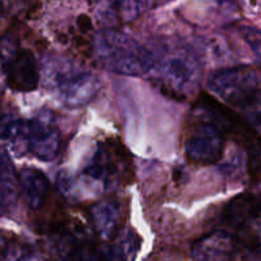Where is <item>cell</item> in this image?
Segmentation results:
<instances>
[{
    "mask_svg": "<svg viewBox=\"0 0 261 261\" xmlns=\"http://www.w3.org/2000/svg\"><path fill=\"white\" fill-rule=\"evenodd\" d=\"M92 225L102 240H112L118 234L120 227L119 205L110 200H104L92 205L90 210Z\"/></svg>",
    "mask_w": 261,
    "mask_h": 261,
    "instance_id": "obj_13",
    "label": "cell"
},
{
    "mask_svg": "<svg viewBox=\"0 0 261 261\" xmlns=\"http://www.w3.org/2000/svg\"><path fill=\"white\" fill-rule=\"evenodd\" d=\"M0 74L9 89L19 92L34 91L40 81L35 55L30 50L16 49L8 40L0 42Z\"/></svg>",
    "mask_w": 261,
    "mask_h": 261,
    "instance_id": "obj_4",
    "label": "cell"
},
{
    "mask_svg": "<svg viewBox=\"0 0 261 261\" xmlns=\"http://www.w3.org/2000/svg\"><path fill=\"white\" fill-rule=\"evenodd\" d=\"M18 191L30 209L39 210L47 199L49 179L36 168H23L18 173Z\"/></svg>",
    "mask_w": 261,
    "mask_h": 261,
    "instance_id": "obj_12",
    "label": "cell"
},
{
    "mask_svg": "<svg viewBox=\"0 0 261 261\" xmlns=\"http://www.w3.org/2000/svg\"><path fill=\"white\" fill-rule=\"evenodd\" d=\"M22 261H45V260H42V258H40V257H36V256H31V257L23 258Z\"/></svg>",
    "mask_w": 261,
    "mask_h": 261,
    "instance_id": "obj_22",
    "label": "cell"
},
{
    "mask_svg": "<svg viewBox=\"0 0 261 261\" xmlns=\"http://www.w3.org/2000/svg\"><path fill=\"white\" fill-rule=\"evenodd\" d=\"M243 118L253 129L261 132V91L241 105Z\"/></svg>",
    "mask_w": 261,
    "mask_h": 261,
    "instance_id": "obj_18",
    "label": "cell"
},
{
    "mask_svg": "<svg viewBox=\"0 0 261 261\" xmlns=\"http://www.w3.org/2000/svg\"><path fill=\"white\" fill-rule=\"evenodd\" d=\"M234 236L225 230H214L193 243V261H230L236 250Z\"/></svg>",
    "mask_w": 261,
    "mask_h": 261,
    "instance_id": "obj_9",
    "label": "cell"
},
{
    "mask_svg": "<svg viewBox=\"0 0 261 261\" xmlns=\"http://www.w3.org/2000/svg\"><path fill=\"white\" fill-rule=\"evenodd\" d=\"M45 86L64 107H85L100 91L99 79L74 60L51 57L44 62Z\"/></svg>",
    "mask_w": 261,
    "mask_h": 261,
    "instance_id": "obj_1",
    "label": "cell"
},
{
    "mask_svg": "<svg viewBox=\"0 0 261 261\" xmlns=\"http://www.w3.org/2000/svg\"><path fill=\"white\" fill-rule=\"evenodd\" d=\"M54 251L58 261H110L108 246L71 237L59 240Z\"/></svg>",
    "mask_w": 261,
    "mask_h": 261,
    "instance_id": "obj_11",
    "label": "cell"
},
{
    "mask_svg": "<svg viewBox=\"0 0 261 261\" xmlns=\"http://www.w3.org/2000/svg\"><path fill=\"white\" fill-rule=\"evenodd\" d=\"M243 40L247 42L253 53L261 58V31L251 26H242L240 29Z\"/></svg>",
    "mask_w": 261,
    "mask_h": 261,
    "instance_id": "obj_20",
    "label": "cell"
},
{
    "mask_svg": "<svg viewBox=\"0 0 261 261\" xmlns=\"http://www.w3.org/2000/svg\"><path fill=\"white\" fill-rule=\"evenodd\" d=\"M154 64L150 74L160 89L170 96L186 97L197 87L200 71L192 55L185 49L165 47L154 53Z\"/></svg>",
    "mask_w": 261,
    "mask_h": 261,
    "instance_id": "obj_3",
    "label": "cell"
},
{
    "mask_svg": "<svg viewBox=\"0 0 261 261\" xmlns=\"http://www.w3.org/2000/svg\"><path fill=\"white\" fill-rule=\"evenodd\" d=\"M94 54L105 69L123 76L150 74L154 64L151 50L134 37L114 30H105L94 39Z\"/></svg>",
    "mask_w": 261,
    "mask_h": 261,
    "instance_id": "obj_2",
    "label": "cell"
},
{
    "mask_svg": "<svg viewBox=\"0 0 261 261\" xmlns=\"http://www.w3.org/2000/svg\"><path fill=\"white\" fill-rule=\"evenodd\" d=\"M261 213V191L243 192L234 196L223 210V220L229 227L241 228L258 218Z\"/></svg>",
    "mask_w": 261,
    "mask_h": 261,
    "instance_id": "obj_10",
    "label": "cell"
},
{
    "mask_svg": "<svg viewBox=\"0 0 261 261\" xmlns=\"http://www.w3.org/2000/svg\"><path fill=\"white\" fill-rule=\"evenodd\" d=\"M128 164L129 162L122 146L108 141L99 145L89 165L85 168L84 175L92 185L109 190L128 179Z\"/></svg>",
    "mask_w": 261,
    "mask_h": 261,
    "instance_id": "obj_5",
    "label": "cell"
},
{
    "mask_svg": "<svg viewBox=\"0 0 261 261\" xmlns=\"http://www.w3.org/2000/svg\"><path fill=\"white\" fill-rule=\"evenodd\" d=\"M18 174L8 152L0 147V214H6L17 199Z\"/></svg>",
    "mask_w": 261,
    "mask_h": 261,
    "instance_id": "obj_14",
    "label": "cell"
},
{
    "mask_svg": "<svg viewBox=\"0 0 261 261\" xmlns=\"http://www.w3.org/2000/svg\"><path fill=\"white\" fill-rule=\"evenodd\" d=\"M8 237H7L3 232H0V258L3 257L4 253L8 250Z\"/></svg>",
    "mask_w": 261,
    "mask_h": 261,
    "instance_id": "obj_21",
    "label": "cell"
},
{
    "mask_svg": "<svg viewBox=\"0 0 261 261\" xmlns=\"http://www.w3.org/2000/svg\"><path fill=\"white\" fill-rule=\"evenodd\" d=\"M223 151L224 132L207 120L193 128L185 142L186 158L195 164H215L222 159Z\"/></svg>",
    "mask_w": 261,
    "mask_h": 261,
    "instance_id": "obj_7",
    "label": "cell"
},
{
    "mask_svg": "<svg viewBox=\"0 0 261 261\" xmlns=\"http://www.w3.org/2000/svg\"><path fill=\"white\" fill-rule=\"evenodd\" d=\"M24 123L26 120H22L13 114L0 115V140L11 144L23 142Z\"/></svg>",
    "mask_w": 261,
    "mask_h": 261,
    "instance_id": "obj_17",
    "label": "cell"
},
{
    "mask_svg": "<svg viewBox=\"0 0 261 261\" xmlns=\"http://www.w3.org/2000/svg\"><path fill=\"white\" fill-rule=\"evenodd\" d=\"M261 73L252 67L223 69L210 77L207 86L223 101L241 107L260 91Z\"/></svg>",
    "mask_w": 261,
    "mask_h": 261,
    "instance_id": "obj_6",
    "label": "cell"
},
{
    "mask_svg": "<svg viewBox=\"0 0 261 261\" xmlns=\"http://www.w3.org/2000/svg\"><path fill=\"white\" fill-rule=\"evenodd\" d=\"M23 144L42 162H51L60 150V132L49 118H34L24 123Z\"/></svg>",
    "mask_w": 261,
    "mask_h": 261,
    "instance_id": "obj_8",
    "label": "cell"
},
{
    "mask_svg": "<svg viewBox=\"0 0 261 261\" xmlns=\"http://www.w3.org/2000/svg\"><path fill=\"white\" fill-rule=\"evenodd\" d=\"M234 236L236 247L246 261H261V218L251 220L238 228Z\"/></svg>",
    "mask_w": 261,
    "mask_h": 261,
    "instance_id": "obj_15",
    "label": "cell"
},
{
    "mask_svg": "<svg viewBox=\"0 0 261 261\" xmlns=\"http://www.w3.org/2000/svg\"><path fill=\"white\" fill-rule=\"evenodd\" d=\"M151 0H117L118 11L125 21H134L150 7Z\"/></svg>",
    "mask_w": 261,
    "mask_h": 261,
    "instance_id": "obj_19",
    "label": "cell"
},
{
    "mask_svg": "<svg viewBox=\"0 0 261 261\" xmlns=\"http://www.w3.org/2000/svg\"><path fill=\"white\" fill-rule=\"evenodd\" d=\"M110 261H132L140 248V237L135 232H125L109 246Z\"/></svg>",
    "mask_w": 261,
    "mask_h": 261,
    "instance_id": "obj_16",
    "label": "cell"
}]
</instances>
